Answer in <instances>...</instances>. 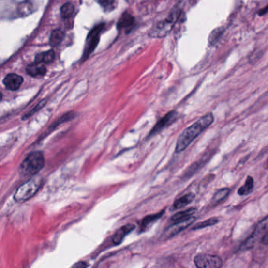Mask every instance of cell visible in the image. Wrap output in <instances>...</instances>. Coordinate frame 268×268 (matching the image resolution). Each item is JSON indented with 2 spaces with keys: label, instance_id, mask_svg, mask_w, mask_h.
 <instances>
[{
  "label": "cell",
  "instance_id": "obj_14",
  "mask_svg": "<svg viewBox=\"0 0 268 268\" xmlns=\"http://www.w3.org/2000/svg\"><path fill=\"white\" fill-rule=\"evenodd\" d=\"M134 23V17L130 13H124L122 17L118 21L117 26L119 29H126L131 27Z\"/></svg>",
  "mask_w": 268,
  "mask_h": 268
},
{
  "label": "cell",
  "instance_id": "obj_9",
  "mask_svg": "<svg viewBox=\"0 0 268 268\" xmlns=\"http://www.w3.org/2000/svg\"><path fill=\"white\" fill-rule=\"evenodd\" d=\"M177 117H178V113H177L176 111L169 112V113L165 115V117L162 118L159 122L157 123L155 127H153L151 132L149 134V137H150L151 135H155V134L159 133V131H161L163 129L171 125L173 121H176Z\"/></svg>",
  "mask_w": 268,
  "mask_h": 268
},
{
  "label": "cell",
  "instance_id": "obj_18",
  "mask_svg": "<svg viewBox=\"0 0 268 268\" xmlns=\"http://www.w3.org/2000/svg\"><path fill=\"white\" fill-rule=\"evenodd\" d=\"M64 37V32L61 31L60 30H54L51 33V35H50V45L53 47L58 46V44H60L61 43Z\"/></svg>",
  "mask_w": 268,
  "mask_h": 268
},
{
  "label": "cell",
  "instance_id": "obj_11",
  "mask_svg": "<svg viewBox=\"0 0 268 268\" xmlns=\"http://www.w3.org/2000/svg\"><path fill=\"white\" fill-rule=\"evenodd\" d=\"M134 228H135V226L133 224L126 225V226L121 227V228L114 235L113 237H112L114 243L116 244V245H119V244L121 243L124 237H126V235H128V234H130Z\"/></svg>",
  "mask_w": 268,
  "mask_h": 268
},
{
  "label": "cell",
  "instance_id": "obj_21",
  "mask_svg": "<svg viewBox=\"0 0 268 268\" xmlns=\"http://www.w3.org/2000/svg\"><path fill=\"white\" fill-rule=\"evenodd\" d=\"M32 8H33V5L30 2H21V4L19 5L17 7L18 12L20 15L22 16H26V15H29L32 12Z\"/></svg>",
  "mask_w": 268,
  "mask_h": 268
},
{
  "label": "cell",
  "instance_id": "obj_30",
  "mask_svg": "<svg viewBox=\"0 0 268 268\" xmlns=\"http://www.w3.org/2000/svg\"><path fill=\"white\" fill-rule=\"evenodd\" d=\"M266 164H267V168H268V160H267Z\"/></svg>",
  "mask_w": 268,
  "mask_h": 268
},
{
  "label": "cell",
  "instance_id": "obj_13",
  "mask_svg": "<svg viewBox=\"0 0 268 268\" xmlns=\"http://www.w3.org/2000/svg\"><path fill=\"white\" fill-rule=\"evenodd\" d=\"M55 53L54 50H48L45 52L40 53L35 57V63L39 64H49L54 60Z\"/></svg>",
  "mask_w": 268,
  "mask_h": 268
},
{
  "label": "cell",
  "instance_id": "obj_22",
  "mask_svg": "<svg viewBox=\"0 0 268 268\" xmlns=\"http://www.w3.org/2000/svg\"><path fill=\"white\" fill-rule=\"evenodd\" d=\"M223 28H217L216 30L211 32L209 38H208V41L212 45L216 44L218 41L219 39L221 37V35H223Z\"/></svg>",
  "mask_w": 268,
  "mask_h": 268
},
{
  "label": "cell",
  "instance_id": "obj_29",
  "mask_svg": "<svg viewBox=\"0 0 268 268\" xmlns=\"http://www.w3.org/2000/svg\"><path fill=\"white\" fill-rule=\"evenodd\" d=\"M2 93H0V101H2Z\"/></svg>",
  "mask_w": 268,
  "mask_h": 268
},
{
  "label": "cell",
  "instance_id": "obj_26",
  "mask_svg": "<svg viewBox=\"0 0 268 268\" xmlns=\"http://www.w3.org/2000/svg\"><path fill=\"white\" fill-rule=\"evenodd\" d=\"M71 268H87V264L84 261H80V262L74 264Z\"/></svg>",
  "mask_w": 268,
  "mask_h": 268
},
{
  "label": "cell",
  "instance_id": "obj_20",
  "mask_svg": "<svg viewBox=\"0 0 268 268\" xmlns=\"http://www.w3.org/2000/svg\"><path fill=\"white\" fill-rule=\"evenodd\" d=\"M230 193V189L224 188V189H220L218 192L215 193V195L212 198V203L213 204H218L222 202L225 198H227Z\"/></svg>",
  "mask_w": 268,
  "mask_h": 268
},
{
  "label": "cell",
  "instance_id": "obj_17",
  "mask_svg": "<svg viewBox=\"0 0 268 268\" xmlns=\"http://www.w3.org/2000/svg\"><path fill=\"white\" fill-rule=\"evenodd\" d=\"M254 187V181L253 179L251 176H248L247 179H246V183L244 184V186L239 188L238 189V194L239 195H247L249 193H251L252 190L253 189Z\"/></svg>",
  "mask_w": 268,
  "mask_h": 268
},
{
  "label": "cell",
  "instance_id": "obj_8",
  "mask_svg": "<svg viewBox=\"0 0 268 268\" xmlns=\"http://www.w3.org/2000/svg\"><path fill=\"white\" fill-rule=\"evenodd\" d=\"M194 221H195V218L192 216L191 218L188 219V220L180 221V222H178L176 224L170 226V227L165 231V233H164L163 236H164L165 238L173 237L174 235H178L179 232H181L184 229L189 227Z\"/></svg>",
  "mask_w": 268,
  "mask_h": 268
},
{
  "label": "cell",
  "instance_id": "obj_27",
  "mask_svg": "<svg viewBox=\"0 0 268 268\" xmlns=\"http://www.w3.org/2000/svg\"><path fill=\"white\" fill-rule=\"evenodd\" d=\"M268 12V5L264 9H262L261 11H259V15L262 16V15H265Z\"/></svg>",
  "mask_w": 268,
  "mask_h": 268
},
{
  "label": "cell",
  "instance_id": "obj_3",
  "mask_svg": "<svg viewBox=\"0 0 268 268\" xmlns=\"http://www.w3.org/2000/svg\"><path fill=\"white\" fill-rule=\"evenodd\" d=\"M44 164L45 160L41 152H33L25 158L20 166L19 172L22 176H33L44 168Z\"/></svg>",
  "mask_w": 268,
  "mask_h": 268
},
{
  "label": "cell",
  "instance_id": "obj_28",
  "mask_svg": "<svg viewBox=\"0 0 268 268\" xmlns=\"http://www.w3.org/2000/svg\"><path fill=\"white\" fill-rule=\"evenodd\" d=\"M262 243L264 244V245H268V231L265 236H264V238L262 239Z\"/></svg>",
  "mask_w": 268,
  "mask_h": 268
},
{
  "label": "cell",
  "instance_id": "obj_12",
  "mask_svg": "<svg viewBox=\"0 0 268 268\" xmlns=\"http://www.w3.org/2000/svg\"><path fill=\"white\" fill-rule=\"evenodd\" d=\"M45 72L46 69L43 64L35 63L34 64H29L27 67V73L31 77H43L45 75Z\"/></svg>",
  "mask_w": 268,
  "mask_h": 268
},
{
  "label": "cell",
  "instance_id": "obj_2",
  "mask_svg": "<svg viewBox=\"0 0 268 268\" xmlns=\"http://www.w3.org/2000/svg\"><path fill=\"white\" fill-rule=\"evenodd\" d=\"M180 15H181L180 9L178 7L173 9L164 20L159 21L153 26L152 29L150 30L149 35L154 38H163L167 35L171 31L176 22L178 21Z\"/></svg>",
  "mask_w": 268,
  "mask_h": 268
},
{
  "label": "cell",
  "instance_id": "obj_6",
  "mask_svg": "<svg viewBox=\"0 0 268 268\" xmlns=\"http://www.w3.org/2000/svg\"><path fill=\"white\" fill-rule=\"evenodd\" d=\"M104 27V25L101 24V25H97L89 32V35L87 36V40H86L84 53H83V59L84 60H86L89 56V54H92L93 50H95V48L97 47V44L99 43L100 35H101Z\"/></svg>",
  "mask_w": 268,
  "mask_h": 268
},
{
  "label": "cell",
  "instance_id": "obj_25",
  "mask_svg": "<svg viewBox=\"0 0 268 268\" xmlns=\"http://www.w3.org/2000/svg\"><path fill=\"white\" fill-rule=\"evenodd\" d=\"M98 3L101 4L103 7H104V8H106V7L108 8L110 6H112V4H114L115 2L114 1H112V2H110V1H98Z\"/></svg>",
  "mask_w": 268,
  "mask_h": 268
},
{
  "label": "cell",
  "instance_id": "obj_4",
  "mask_svg": "<svg viewBox=\"0 0 268 268\" xmlns=\"http://www.w3.org/2000/svg\"><path fill=\"white\" fill-rule=\"evenodd\" d=\"M39 187L40 182L37 179L28 181L16 190L14 198L17 202H26L37 193Z\"/></svg>",
  "mask_w": 268,
  "mask_h": 268
},
{
  "label": "cell",
  "instance_id": "obj_15",
  "mask_svg": "<svg viewBox=\"0 0 268 268\" xmlns=\"http://www.w3.org/2000/svg\"><path fill=\"white\" fill-rule=\"evenodd\" d=\"M194 212H195L194 208H190V209L186 210V211H183V212H178L172 217V221L178 222L188 220V219L192 217Z\"/></svg>",
  "mask_w": 268,
  "mask_h": 268
},
{
  "label": "cell",
  "instance_id": "obj_24",
  "mask_svg": "<svg viewBox=\"0 0 268 268\" xmlns=\"http://www.w3.org/2000/svg\"><path fill=\"white\" fill-rule=\"evenodd\" d=\"M163 212L161 213H158L156 215H152V216H147L146 218L143 221V227H147L148 225L150 224L152 221H155L157 219L160 218V216L163 215Z\"/></svg>",
  "mask_w": 268,
  "mask_h": 268
},
{
  "label": "cell",
  "instance_id": "obj_10",
  "mask_svg": "<svg viewBox=\"0 0 268 268\" xmlns=\"http://www.w3.org/2000/svg\"><path fill=\"white\" fill-rule=\"evenodd\" d=\"M23 83V78L16 73H11L5 77L3 83L7 89L11 91H17L20 88Z\"/></svg>",
  "mask_w": 268,
  "mask_h": 268
},
{
  "label": "cell",
  "instance_id": "obj_7",
  "mask_svg": "<svg viewBox=\"0 0 268 268\" xmlns=\"http://www.w3.org/2000/svg\"><path fill=\"white\" fill-rule=\"evenodd\" d=\"M194 264L198 268H221L223 262L219 256L203 254L194 258Z\"/></svg>",
  "mask_w": 268,
  "mask_h": 268
},
{
  "label": "cell",
  "instance_id": "obj_19",
  "mask_svg": "<svg viewBox=\"0 0 268 268\" xmlns=\"http://www.w3.org/2000/svg\"><path fill=\"white\" fill-rule=\"evenodd\" d=\"M74 11V6H73L72 3H70V2L64 3V4L61 6V8H60V13H61L62 17L64 19H68L72 17Z\"/></svg>",
  "mask_w": 268,
  "mask_h": 268
},
{
  "label": "cell",
  "instance_id": "obj_16",
  "mask_svg": "<svg viewBox=\"0 0 268 268\" xmlns=\"http://www.w3.org/2000/svg\"><path fill=\"white\" fill-rule=\"evenodd\" d=\"M194 195L193 193H188L186 194L184 197L179 198V199L177 200L175 203H174V208H182L188 205L189 203L194 200Z\"/></svg>",
  "mask_w": 268,
  "mask_h": 268
},
{
  "label": "cell",
  "instance_id": "obj_5",
  "mask_svg": "<svg viewBox=\"0 0 268 268\" xmlns=\"http://www.w3.org/2000/svg\"><path fill=\"white\" fill-rule=\"evenodd\" d=\"M268 231V216L257 225L256 230L249 238L241 245L242 250H251L258 241L264 238Z\"/></svg>",
  "mask_w": 268,
  "mask_h": 268
},
{
  "label": "cell",
  "instance_id": "obj_1",
  "mask_svg": "<svg viewBox=\"0 0 268 268\" xmlns=\"http://www.w3.org/2000/svg\"><path fill=\"white\" fill-rule=\"evenodd\" d=\"M214 121V117L212 113L205 115L204 117H201L198 121L185 129L181 135L178 137L177 145H176V152L180 153L184 151L188 146H190L192 142L202 134L206 129L208 128Z\"/></svg>",
  "mask_w": 268,
  "mask_h": 268
},
{
  "label": "cell",
  "instance_id": "obj_23",
  "mask_svg": "<svg viewBox=\"0 0 268 268\" xmlns=\"http://www.w3.org/2000/svg\"><path fill=\"white\" fill-rule=\"evenodd\" d=\"M219 220L217 218L209 219L204 222H200L198 225H196L195 227H193V230H197V229L204 228V227H210L212 225L217 224Z\"/></svg>",
  "mask_w": 268,
  "mask_h": 268
}]
</instances>
